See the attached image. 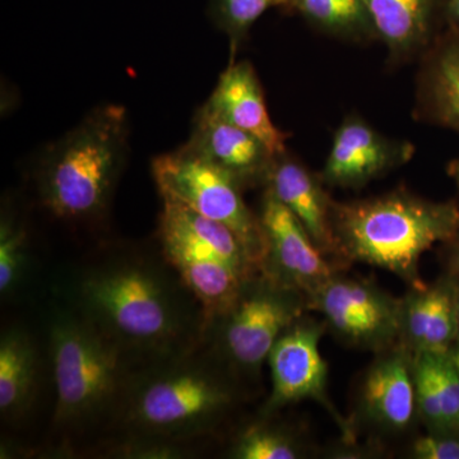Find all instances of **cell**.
I'll return each instance as SVG.
<instances>
[{"label": "cell", "mask_w": 459, "mask_h": 459, "mask_svg": "<svg viewBox=\"0 0 459 459\" xmlns=\"http://www.w3.org/2000/svg\"><path fill=\"white\" fill-rule=\"evenodd\" d=\"M68 300L135 365L188 351L204 341L201 304L164 255L160 261L120 250L96 259L72 281Z\"/></svg>", "instance_id": "cell-1"}, {"label": "cell", "mask_w": 459, "mask_h": 459, "mask_svg": "<svg viewBox=\"0 0 459 459\" xmlns=\"http://www.w3.org/2000/svg\"><path fill=\"white\" fill-rule=\"evenodd\" d=\"M237 374L204 342L135 365L111 424L141 458H181L210 437L238 401Z\"/></svg>", "instance_id": "cell-2"}, {"label": "cell", "mask_w": 459, "mask_h": 459, "mask_svg": "<svg viewBox=\"0 0 459 459\" xmlns=\"http://www.w3.org/2000/svg\"><path fill=\"white\" fill-rule=\"evenodd\" d=\"M128 128L126 108L102 105L45 148L35 172L42 207L65 222L101 219L126 164Z\"/></svg>", "instance_id": "cell-3"}, {"label": "cell", "mask_w": 459, "mask_h": 459, "mask_svg": "<svg viewBox=\"0 0 459 459\" xmlns=\"http://www.w3.org/2000/svg\"><path fill=\"white\" fill-rule=\"evenodd\" d=\"M340 255L391 272L415 289L421 256L459 234V211L400 189L350 204H333Z\"/></svg>", "instance_id": "cell-4"}, {"label": "cell", "mask_w": 459, "mask_h": 459, "mask_svg": "<svg viewBox=\"0 0 459 459\" xmlns=\"http://www.w3.org/2000/svg\"><path fill=\"white\" fill-rule=\"evenodd\" d=\"M49 336L56 391L54 428L78 434L111 424L134 362L71 307L56 310Z\"/></svg>", "instance_id": "cell-5"}, {"label": "cell", "mask_w": 459, "mask_h": 459, "mask_svg": "<svg viewBox=\"0 0 459 459\" xmlns=\"http://www.w3.org/2000/svg\"><path fill=\"white\" fill-rule=\"evenodd\" d=\"M305 309L307 296L259 272L229 309L205 323L202 342L235 374H253Z\"/></svg>", "instance_id": "cell-6"}, {"label": "cell", "mask_w": 459, "mask_h": 459, "mask_svg": "<svg viewBox=\"0 0 459 459\" xmlns=\"http://www.w3.org/2000/svg\"><path fill=\"white\" fill-rule=\"evenodd\" d=\"M151 170L161 198L228 226L262 271L267 244L261 220L247 207L243 186L231 175L186 146L155 157Z\"/></svg>", "instance_id": "cell-7"}, {"label": "cell", "mask_w": 459, "mask_h": 459, "mask_svg": "<svg viewBox=\"0 0 459 459\" xmlns=\"http://www.w3.org/2000/svg\"><path fill=\"white\" fill-rule=\"evenodd\" d=\"M307 309L322 314L338 337L362 349H386L402 337L403 301L364 280L333 274L307 296Z\"/></svg>", "instance_id": "cell-8"}, {"label": "cell", "mask_w": 459, "mask_h": 459, "mask_svg": "<svg viewBox=\"0 0 459 459\" xmlns=\"http://www.w3.org/2000/svg\"><path fill=\"white\" fill-rule=\"evenodd\" d=\"M258 216L267 244L263 273L301 292L307 299L337 273L327 255L316 246L303 225L267 188Z\"/></svg>", "instance_id": "cell-9"}, {"label": "cell", "mask_w": 459, "mask_h": 459, "mask_svg": "<svg viewBox=\"0 0 459 459\" xmlns=\"http://www.w3.org/2000/svg\"><path fill=\"white\" fill-rule=\"evenodd\" d=\"M323 331L325 325L301 316L274 343L267 360L272 392L265 402V413L304 400L318 401L332 411L327 398V364L319 349Z\"/></svg>", "instance_id": "cell-10"}, {"label": "cell", "mask_w": 459, "mask_h": 459, "mask_svg": "<svg viewBox=\"0 0 459 459\" xmlns=\"http://www.w3.org/2000/svg\"><path fill=\"white\" fill-rule=\"evenodd\" d=\"M416 148L407 141L386 137L367 120L350 115L334 132L323 166L325 186L358 189L386 172L407 164Z\"/></svg>", "instance_id": "cell-11"}, {"label": "cell", "mask_w": 459, "mask_h": 459, "mask_svg": "<svg viewBox=\"0 0 459 459\" xmlns=\"http://www.w3.org/2000/svg\"><path fill=\"white\" fill-rule=\"evenodd\" d=\"M193 152L228 172L243 186L267 183L276 155L252 133L201 107L193 119L188 143Z\"/></svg>", "instance_id": "cell-12"}, {"label": "cell", "mask_w": 459, "mask_h": 459, "mask_svg": "<svg viewBox=\"0 0 459 459\" xmlns=\"http://www.w3.org/2000/svg\"><path fill=\"white\" fill-rule=\"evenodd\" d=\"M161 199L159 241L162 255L217 259L247 276H255L262 272L228 226L207 219L179 202Z\"/></svg>", "instance_id": "cell-13"}, {"label": "cell", "mask_w": 459, "mask_h": 459, "mask_svg": "<svg viewBox=\"0 0 459 459\" xmlns=\"http://www.w3.org/2000/svg\"><path fill=\"white\" fill-rule=\"evenodd\" d=\"M320 175L285 152L277 156L267 178L268 190L285 205L307 230L325 255L338 253L333 231V204Z\"/></svg>", "instance_id": "cell-14"}, {"label": "cell", "mask_w": 459, "mask_h": 459, "mask_svg": "<svg viewBox=\"0 0 459 459\" xmlns=\"http://www.w3.org/2000/svg\"><path fill=\"white\" fill-rule=\"evenodd\" d=\"M205 107L259 138L276 156L287 152V133L272 122L261 81L247 60L229 63Z\"/></svg>", "instance_id": "cell-15"}, {"label": "cell", "mask_w": 459, "mask_h": 459, "mask_svg": "<svg viewBox=\"0 0 459 459\" xmlns=\"http://www.w3.org/2000/svg\"><path fill=\"white\" fill-rule=\"evenodd\" d=\"M377 40L394 65L424 56L435 41L442 0H367Z\"/></svg>", "instance_id": "cell-16"}, {"label": "cell", "mask_w": 459, "mask_h": 459, "mask_svg": "<svg viewBox=\"0 0 459 459\" xmlns=\"http://www.w3.org/2000/svg\"><path fill=\"white\" fill-rule=\"evenodd\" d=\"M365 412L389 430H403L418 411L413 360L406 350L383 356L370 368L362 386Z\"/></svg>", "instance_id": "cell-17"}, {"label": "cell", "mask_w": 459, "mask_h": 459, "mask_svg": "<svg viewBox=\"0 0 459 459\" xmlns=\"http://www.w3.org/2000/svg\"><path fill=\"white\" fill-rule=\"evenodd\" d=\"M457 301L448 285L421 287L403 301L402 337L415 353L449 355L458 334Z\"/></svg>", "instance_id": "cell-18"}, {"label": "cell", "mask_w": 459, "mask_h": 459, "mask_svg": "<svg viewBox=\"0 0 459 459\" xmlns=\"http://www.w3.org/2000/svg\"><path fill=\"white\" fill-rule=\"evenodd\" d=\"M421 57L413 115L459 131V38L434 41Z\"/></svg>", "instance_id": "cell-19"}, {"label": "cell", "mask_w": 459, "mask_h": 459, "mask_svg": "<svg viewBox=\"0 0 459 459\" xmlns=\"http://www.w3.org/2000/svg\"><path fill=\"white\" fill-rule=\"evenodd\" d=\"M40 377V358L35 341L25 329H5L0 338V416L17 424L31 411Z\"/></svg>", "instance_id": "cell-20"}, {"label": "cell", "mask_w": 459, "mask_h": 459, "mask_svg": "<svg viewBox=\"0 0 459 459\" xmlns=\"http://www.w3.org/2000/svg\"><path fill=\"white\" fill-rule=\"evenodd\" d=\"M416 403L437 430L459 431V373L449 355L418 353L413 360Z\"/></svg>", "instance_id": "cell-21"}, {"label": "cell", "mask_w": 459, "mask_h": 459, "mask_svg": "<svg viewBox=\"0 0 459 459\" xmlns=\"http://www.w3.org/2000/svg\"><path fill=\"white\" fill-rule=\"evenodd\" d=\"M164 256L201 304L205 323L229 309L247 281L253 277L217 259L186 255Z\"/></svg>", "instance_id": "cell-22"}, {"label": "cell", "mask_w": 459, "mask_h": 459, "mask_svg": "<svg viewBox=\"0 0 459 459\" xmlns=\"http://www.w3.org/2000/svg\"><path fill=\"white\" fill-rule=\"evenodd\" d=\"M287 8L332 38L356 42L377 39L367 0H289Z\"/></svg>", "instance_id": "cell-23"}, {"label": "cell", "mask_w": 459, "mask_h": 459, "mask_svg": "<svg viewBox=\"0 0 459 459\" xmlns=\"http://www.w3.org/2000/svg\"><path fill=\"white\" fill-rule=\"evenodd\" d=\"M276 7L286 8V0H210L214 25L229 39L230 63L237 60V53L256 21Z\"/></svg>", "instance_id": "cell-24"}, {"label": "cell", "mask_w": 459, "mask_h": 459, "mask_svg": "<svg viewBox=\"0 0 459 459\" xmlns=\"http://www.w3.org/2000/svg\"><path fill=\"white\" fill-rule=\"evenodd\" d=\"M29 238L22 222L3 210L0 220V294L8 298L22 285L29 267Z\"/></svg>", "instance_id": "cell-25"}, {"label": "cell", "mask_w": 459, "mask_h": 459, "mask_svg": "<svg viewBox=\"0 0 459 459\" xmlns=\"http://www.w3.org/2000/svg\"><path fill=\"white\" fill-rule=\"evenodd\" d=\"M230 457L296 459L303 457V451L298 440L285 429L259 422L238 435L230 451Z\"/></svg>", "instance_id": "cell-26"}, {"label": "cell", "mask_w": 459, "mask_h": 459, "mask_svg": "<svg viewBox=\"0 0 459 459\" xmlns=\"http://www.w3.org/2000/svg\"><path fill=\"white\" fill-rule=\"evenodd\" d=\"M412 455L419 459H459V439L446 434L422 437L413 443Z\"/></svg>", "instance_id": "cell-27"}, {"label": "cell", "mask_w": 459, "mask_h": 459, "mask_svg": "<svg viewBox=\"0 0 459 459\" xmlns=\"http://www.w3.org/2000/svg\"><path fill=\"white\" fill-rule=\"evenodd\" d=\"M446 13L451 17L453 23L459 27V0H448L446 2Z\"/></svg>", "instance_id": "cell-28"}, {"label": "cell", "mask_w": 459, "mask_h": 459, "mask_svg": "<svg viewBox=\"0 0 459 459\" xmlns=\"http://www.w3.org/2000/svg\"><path fill=\"white\" fill-rule=\"evenodd\" d=\"M451 171L453 177L455 178V180H457L459 186V160H457V161L453 162L451 166Z\"/></svg>", "instance_id": "cell-29"}, {"label": "cell", "mask_w": 459, "mask_h": 459, "mask_svg": "<svg viewBox=\"0 0 459 459\" xmlns=\"http://www.w3.org/2000/svg\"><path fill=\"white\" fill-rule=\"evenodd\" d=\"M449 358H451L453 365H455V369H457L459 373V350H457V351L455 353H452V355H449Z\"/></svg>", "instance_id": "cell-30"}, {"label": "cell", "mask_w": 459, "mask_h": 459, "mask_svg": "<svg viewBox=\"0 0 459 459\" xmlns=\"http://www.w3.org/2000/svg\"><path fill=\"white\" fill-rule=\"evenodd\" d=\"M457 316H458V334H459V298L457 301Z\"/></svg>", "instance_id": "cell-31"}, {"label": "cell", "mask_w": 459, "mask_h": 459, "mask_svg": "<svg viewBox=\"0 0 459 459\" xmlns=\"http://www.w3.org/2000/svg\"><path fill=\"white\" fill-rule=\"evenodd\" d=\"M457 263H458V267H459V253H458V256H457Z\"/></svg>", "instance_id": "cell-32"}, {"label": "cell", "mask_w": 459, "mask_h": 459, "mask_svg": "<svg viewBox=\"0 0 459 459\" xmlns=\"http://www.w3.org/2000/svg\"><path fill=\"white\" fill-rule=\"evenodd\" d=\"M287 5H289V0H286V8H287Z\"/></svg>", "instance_id": "cell-33"}]
</instances>
